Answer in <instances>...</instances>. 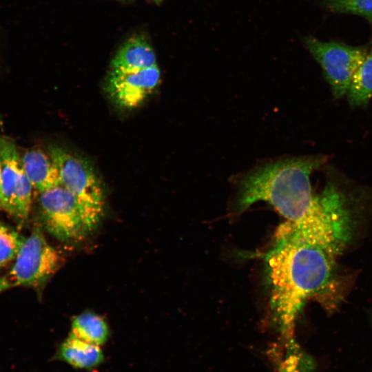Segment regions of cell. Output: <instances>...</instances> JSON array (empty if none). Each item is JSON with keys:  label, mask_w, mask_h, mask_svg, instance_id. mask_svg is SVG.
Wrapping results in <instances>:
<instances>
[{"label": "cell", "mask_w": 372, "mask_h": 372, "mask_svg": "<svg viewBox=\"0 0 372 372\" xmlns=\"http://www.w3.org/2000/svg\"><path fill=\"white\" fill-rule=\"evenodd\" d=\"M106 322L92 313H83L76 316L72 322L70 334L90 344L101 346L109 338Z\"/></svg>", "instance_id": "13"}, {"label": "cell", "mask_w": 372, "mask_h": 372, "mask_svg": "<svg viewBox=\"0 0 372 372\" xmlns=\"http://www.w3.org/2000/svg\"><path fill=\"white\" fill-rule=\"evenodd\" d=\"M61 184L71 192L97 224L104 205L103 187L92 166L84 158L59 145L49 148Z\"/></svg>", "instance_id": "4"}, {"label": "cell", "mask_w": 372, "mask_h": 372, "mask_svg": "<svg viewBox=\"0 0 372 372\" xmlns=\"http://www.w3.org/2000/svg\"><path fill=\"white\" fill-rule=\"evenodd\" d=\"M26 237L0 224V269L15 259Z\"/></svg>", "instance_id": "14"}, {"label": "cell", "mask_w": 372, "mask_h": 372, "mask_svg": "<svg viewBox=\"0 0 372 372\" xmlns=\"http://www.w3.org/2000/svg\"><path fill=\"white\" fill-rule=\"evenodd\" d=\"M157 65L156 56L143 34L131 35L120 46L111 61V70H139Z\"/></svg>", "instance_id": "9"}, {"label": "cell", "mask_w": 372, "mask_h": 372, "mask_svg": "<svg viewBox=\"0 0 372 372\" xmlns=\"http://www.w3.org/2000/svg\"><path fill=\"white\" fill-rule=\"evenodd\" d=\"M61 262L58 251L35 227L28 237L7 273L0 277V293L21 286H37L45 281Z\"/></svg>", "instance_id": "3"}, {"label": "cell", "mask_w": 372, "mask_h": 372, "mask_svg": "<svg viewBox=\"0 0 372 372\" xmlns=\"http://www.w3.org/2000/svg\"><path fill=\"white\" fill-rule=\"evenodd\" d=\"M21 160L28 179L39 193L61 185L58 170L49 154L38 149H30Z\"/></svg>", "instance_id": "11"}, {"label": "cell", "mask_w": 372, "mask_h": 372, "mask_svg": "<svg viewBox=\"0 0 372 372\" xmlns=\"http://www.w3.org/2000/svg\"><path fill=\"white\" fill-rule=\"evenodd\" d=\"M347 96L354 108L366 107L372 98V45L353 74Z\"/></svg>", "instance_id": "12"}, {"label": "cell", "mask_w": 372, "mask_h": 372, "mask_svg": "<svg viewBox=\"0 0 372 372\" xmlns=\"http://www.w3.org/2000/svg\"><path fill=\"white\" fill-rule=\"evenodd\" d=\"M372 372V371H371Z\"/></svg>", "instance_id": "19"}, {"label": "cell", "mask_w": 372, "mask_h": 372, "mask_svg": "<svg viewBox=\"0 0 372 372\" xmlns=\"http://www.w3.org/2000/svg\"><path fill=\"white\" fill-rule=\"evenodd\" d=\"M322 6L338 14H353L372 22V0H322Z\"/></svg>", "instance_id": "15"}, {"label": "cell", "mask_w": 372, "mask_h": 372, "mask_svg": "<svg viewBox=\"0 0 372 372\" xmlns=\"http://www.w3.org/2000/svg\"><path fill=\"white\" fill-rule=\"evenodd\" d=\"M152 2L154 3L155 4H161L163 0H150Z\"/></svg>", "instance_id": "16"}, {"label": "cell", "mask_w": 372, "mask_h": 372, "mask_svg": "<svg viewBox=\"0 0 372 372\" xmlns=\"http://www.w3.org/2000/svg\"><path fill=\"white\" fill-rule=\"evenodd\" d=\"M304 45L320 65L335 99L347 95L351 79L365 59L369 45H351L338 41H324L313 36L303 39Z\"/></svg>", "instance_id": "5"}, {"label": "cell", "mask_w": 372, "mask_h": 372, "mask_svg": "<svg viewBox=\"0 0 372 372\" xmlns=\"http://www.w3.org/2000/svg\"><path fill=\"white\" fill-rule=\"evenodd\" d=\"M342 245L306 236L287 223L280 227L265 262L271 309L285 342L294 339L304 302L329 283Z\"/></svg>", "instance_id": "2"}, {"label": "cell", "mask_w": 372, "mask_h": 372, "mask_svg": "<svg viewBox=\"0 0 372 372\" xmlns=\"http://www.w3.org/2000/svg\"><path fill=\"white\" fill-rule=\"evenodd\" d=\"M0 207L19 221L30 214L33 186L21 163L14 141L0 134Z\"/></svg>", "instance_id": "7"}, {"label": "cell", "mask_w": 372, "mask_h": 372, "mask_svg": "<svg viewBox=\"0 0 372 372\" xmlns=\"http://www.w3.org/2000/svg\"><path fill=\"white\" fill-rule=\"evenodd\" d=\"M39 202L46 229L61 240H80L96 225L79 200L62 185L40 193Z\"/></svg>", "instance_id": "6"}, {"label": "cell", "mask_w": 372, "mask_h": 372, "mask_svg": "<svg viewBox=\"0 0 372 372\" xmlns=\"http://www.w3.org/2000/svg\"><path fill=\"white\" fill-rule=\"evenodd\" d=\"M116 1L130 3V2L134 1V0H116Z\"/></svg>", "instance_id": "17"}, {"label": "cell", "mask_w": 372, "mask_h": 372, "mask_svg": "<svg viewBox=\"0 0 372 372\" xmlns=\"http://www.w3.org/2000/svg\"><path fill=\"white\" fill-rule=\"evenodd\" d=\"M51 360L63 362L75 369L92 371L104 362L105 355L100 346L69 334L59 345Z\"/></svg>", "instance_id": "10"}, {"label": "cell", "mask_w": 372, "mask_h": 372, "mask_svg": "<svg viewBox=\"0 0 372 372\" xmlns=\"http://www.w3.org/2000/svg\"><path fill=\"white\" fill-rule=\"evenodd\" d=\"M329 156L307 155L271 161L242 174L235 200L238 213L264 201L306 236L344 243L349 234L345 198L333 180L320 195L312 192L310 176L324 165Z\"/></svg>", "instance_id": "1"}, {"label": "cell", "mask_w": 372, "mask_h": 372, "mask_svg": "<svg viewBox=\"0 0 372 372\" xmlns=\"http://www.w3.org/2000/svg\"><path fill=\"white\" fill-rule=\"evenodd\" d=\"M161 70L157 65L139 70H111L106 82L109 96L119 106H139L158 86Z\"/></svg>", "instance_id": "8"}, {"label": "cell", "mask_w": 372, "mask_h": 372, "mask_svg": "<svg viewBox=\"0 0 372 372\" xmlns=\"http://www.w3.org/2000/svg\"><path fill=\"white\" fill-rule=\"evenodd\" d=\"M0 193H1V163H0Z\"/></svg>", "instance_id": "18"}]
</instances>
